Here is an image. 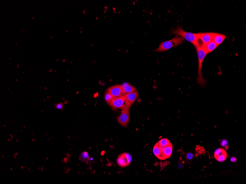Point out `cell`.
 I'll use <instances>...</instances> for the list:
<instances>
[{"label":"cell","mask_w":246,"mask_h":184,"mask_svg":"<svg viewBox=\"0 0 246 184\" xmlns=\"http://www.w3.org/2000/svg\"><path fill=\"white\" fill-rule=\"evenodd\" d=\"M220 144L222 147H224V149L226 150H227L229 149V142H228L227 139H222V140L221 141Z\"/></svg>","instance_id":"cell-20"},{"label":"cell","mask_w":246,"mask_h":184,"mask_svg":"<svg viewBox=\"0 0 246 184\" xmlns=\"http://www.w3.org/2000/svg\"><path fill=\"white\" fill-rule=\"evenodd\" d=\"M186 158L188 160H192L194 158V155L191 153H188L186 154Z\"/></svg>","instance_id":"cell-21"},{"label":"cell","mask_w":246,"mask_h":184,"mask_svg":"<svg viewBox=\"0 0 246 184\" xmlns=\"http://www.w3.org/2000/svg\"><path fill=\"white\" fill-rule=\"evenodd\" d=\"M64 104L62 103H60L58 104H55V108L59 110H62L64 108Z\"/></svg>","instance_id":"cell-22"},{"label":"cell","mask_w":246,"mask_h":184,"mask_svg":"<svg viewBox=\"0 0 246 184\" xmlns=\"http://www.w3.org/2000/svg\"><path fill=\"white\" fill-rule=\"evenodd\" d=\"M127 101L124 95L114 98L109 104L113 110L114 111L122 108L126 104Z\"/></svg>","instance_id":"cell-6"},{"label":"cell","mask_w":246,"mask_h":184,"mask_svg":"<svg viewBox=\"0 0 246 184\" xmlns=\"http://www.w3.org/2000/svg\"><path fill=\"white\" fill-rule=\"evenodd\" d=\"M226 36L220 33H214L212 41L217 45H219L224 41L226 39Z\"/></svg>","instance_id":"cell-11"},{"label":"cell","mask_w":246,"mask_h":184,"mask_svg":"<svg viewBox=\"0 0 246 184\" xmlns=\"http://www.w3.org/2000/svg\"><path fill=\"white\" fill-rule=\"evenodd\" d=\"M214 157L215 159L220 162H223L227 158V153L223 149H219L215 150L214 153Z\"/></svg>","instance_id":"cell-9"},{"label":"cell","mask_w":246,"mask_h":184,"mask_svg":"<svg viewBox=\"0 0 246 184\" xmlns=\"http://www.w3.org/2000/svg\"><path fill=\"white\" fill-rule=\"evenodd\" d=\"M231 162H236L237 161V158L235 157H231L230 159Z\"/></svg>","instance_id":"cell-23"},{"label":"cell","mask_w":246,"mask_h":184,"mask_svg":"<svg viewBox=\"0 0 246 184\" xmlns=\"http://www.w3.org/2000/svg\"><path fill=\"white\" fill-rule=\"evenodd\" d=\"M195 48L196 50L198 59V75L197 78V83L198 84L204 86L206 83V80L202 76V64L204 58L208 53L204 48L201 47Z\"/></svg>","instance_id":"cell-1"},{"label":"cell","mask_w":246,"mask_h":184,"mask_svg":"<svg viewBox=\"0 0 246 184\" xmlns=\"http://www.w3.org/2000/svg\"><path fill=\"white\" fill-rule=\"evenodd\" d=\"M123 87V90L125 94L129 93L135 92L136 89L132 85L129 84H125L122 85Z\"/></svg>","instance_id":"cell-15"},{"label":"cell","mask_w":246,"mask_h":184,"mask_svg":"<svg viewBox=\"0 0 246 184\" xmlns=\"http://www.w3.org/2000/svg\"><path fill=\"white\" fill-rule=\"evenodd\" d=\"M195 150L197 154H199L204 155L205 154V149L202 146H196Z\"/></svg>","instance_id":"cell-19"},{"label":"cell","mask_w":246,"mask_h":184,"mask_svg":"<svg viewBox=\"0 0 246 184\" xmlns=\"http://www.w3.org/2000/svg\"><path fill=\"white\" fill-rule=\"evenodd\" d=\"M132 104L127 101L126 104L122 108L121 114L117 118L118 122L122 126L126 127L130 120L129 110Z\"/></svg>","instance_id":"cell-4"},{"label":"cell","mask_w":246,"mask_h":184,"mask_svg":"<svg viewBox=\"0 0 246 184\" xmlns=\"http://www.w3.org/2000/svg\"><path fill=\"white\" fill-rule=\"evenodd\" d=\"M132 161V157L129 154L123 153L118 157L117 163L120 167H125L130 164Z\"/></svg>","instance_id":"cell-7"},{"label":"cell","mask_w":246,"mask_h":184,"mask_svg":"<svg viewBox=\"0 0 246 184\" xmlns=\"http://www.w3.org/2000/svg\"><path fill=\"white\" fill-rule=\"evenodd\" d=\"M160 147L161 151V156L164 160L168 158L171 156L173 149V146L171 144L166 147H163L161 146Z\"/></svg>","instance_id":"cell-10"},{"label":"cell","mask_w":246,"mask_h":184,"mask_svg":"<svg viewBox=\"0 0 246 184\" xmlns=\"http://www.w3.org/2000/svg\"><path fill=\"white\" fill-rule=\"evenodd\" d=\"M213 34V33H200L196 47L204 48L206 44L212 41Z\"/></svg>","instance_id":"cell-5"},{"label":"cell","mask_w":246,"mask_h":184,"mask_svg":"<svg viewBox=\"0 0 246 184\" xmlns=\"http://www.w3.org/2000/svg\"><path fill=\"white\" fill-rule=\"evenodd\" d=\"M218 46L216 44H215L213 41L209 42V43L206 44V45L204 48L205 49L206 51L207 52L208 54L211 53L212 51L216 49Z\"/></svg>","instance_id":"cell-14"},{"label":"cell","mask_w":246,"mask_h":184,"mask_svg":"<svg viewBox=\"0 0 246 184\" xmlns=\"http://www.w3.org/2000/svg\"><path fill=\"white\" fill-rule=\"evenodd\" d=\"M79 160L83 162H88L90 160V157L87 152L84 151L80 155Z\"/></svg>","instance_id":"cell-16"},{"label":"cell","mask_w":246,"mask_h":184,"mask_svg":"<svg viewBox=\"0 0 246 184\" xmlns=\"http://www.w3.org/2000/svg\"><path fill=\"white\" fill-rule=\"evenodd\" d=\"M124 95L125 96L126 101L133 104L137 99L138 93L137 92L135 91V92L126 94Z\"/></svg>","instance_id":"cell-12"},{"label":"cell","mask_w":246,"mask_h":184,"mask_svg":"<svg viewBox=\"0 0 246 184\" xmlns=\"http://www.w3.org/2000/svg\"><path fill=\"white\" fill-rule=\"evenodd\" d=\"M171 34L179 36L184 38L185 40L191 42L196 47L197 46V40L200 33H193L185 31L181 26H178L175 29L172 30L170 32Z\"/></svg>","instance_id":"cell-2"},{"label":"cell","mask_w":246,"mask_h":184,"mask_svg":"<svg viewBox=\"0 0 246 184\" xmlns=\"http://www.w3.org/2000/svg\"><path fill=\"white\" fill-rule=\"evenodd\" d=\"M153 152L154 155L159 159L162 160H164V159L161 156L160 147L159 144H158V142L155 144L153 147Z\"/></svg>","instance_id":"cell-13"},{"label":"cell","mask_w":246,"mask_h":184,"mask_svg":"<svg viewBox=\"0 0 246 184\" xmlns=\"http://www.w3.org/2000/svg\"><path fill=\"white\" fill-rule=\"evenodd\" d=\"M185 39L179 36L176 35L173 38L170 40L166 41L161 43L159 48L154 51L157 52H164L168 51L172 48L178 46L183 43Z\"/></svg>","instance_id":"cell-3"},{"label":"cell","mask_w":246,"mask_h":184,"mask_svg":"<svg viewBox=\"0 0 246 184\" xmlns=\"http://www.w3.org/2000/svg\"><path fill=\"white\" fill-rule=\"evenodd\" d=\"M114 98V97L108 92H106L105 95V99L108 104H110Z\"/></svg>","instance_id":"cell-18"},{"label":"cell","mask_w":246,"mask_h":184,"mask_svg":"<svg viewBox=\"0 0 246 184\" xmlns=\"http://www.w3.org/2000/svg\"><path fill=\"white\" fill-rule=\"evenodd\" d=\"M107 92L114 98L120 97L125 94L123 92V87L121 85H116L109 87L108 89Z\"/></svg>","instance_id":"cell-8"},{"label":"cell","mask_w":246,"mask_h":184,"mask_svg":"<svg viewBox=\"0 0 246 184\" xmlns=\"http://www.w3.org/2000/svg\"><path fill=\"white\" fill-rule=\"evenodd\" d=\"M158 142L159 146L163 147H166L171 144V143L168 139L166 138L161 139Z\"/></svg>","instance_id":"cell-17"}]
</instances>
